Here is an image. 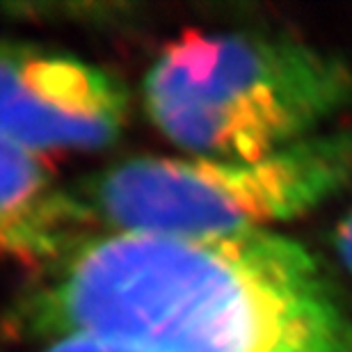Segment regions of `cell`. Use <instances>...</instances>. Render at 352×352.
<instances>
[{
    "instance_id": "obj_5",
    "label": "cell",
    "mask_w": 352,
    "mask_h": 352,
    "mask_svg": "<svg viewBox=\"0 0 352 352\" xmlns=\"http://www.w3.org/2000/svg\"><path fill=\"white\" fill-rule=\"evenodd\" d=\"M89 229L72 188L0 133V252L55 265L87 241Z\"/></svg>"
},
{
    "instance_id": "obj_2",
    "label": "cell",
    "mask_w": 352,
    "mask_h": 352,
    "mask_svg": "<svg viewBox=\"0 0 352 352\" xmlns=\"http://www.w3.org/2000/svg\"><path fill=\"white\" fill-rule=\"evenodd\" d=\"M142 101L188 156L258 160L320 135L352 103V65L281 34L190 30L153 60Z\"/></svg>"
},
{
    "instance_id": "obj_1",
    "label": "cell",
    "mask_w": 352,
    "mask_h": 352,
    "mask_svg": "<svg viewBox=\"0 0 352 352\" xmlns=\"http://www.w3.org/2000/svg\"><path fill=\"white\" fill-rule=\"evenodd\" d=\"M25 327L142 352H352V314L322 263L277 231L98 234L25 300Z\"/></svg>"
},
{
    "instance_id": "obj_6",
    "label": "cell",
    "mask_w": 352,
    "mask_h": 352,
    "mask_svg": "<svg viewBox=\"0 0 352 352\" xmlns=\"http://www.w3.org/2000/svg\"><path fill=\"white\" fill-rule=\"evenodd\" d=\"M46 352H142L122 343L101 341V339H87V336H67V339H58L48 346Z\"/></svg>"
},
{
    "instance_id": "obj_4",
    "label": "cell",
    "mask_w": 352,
    "mask_h": 352,
    "mask_svg": "<svg viewBox=\"0 0 352 352\" xmlns=\"http://www.w3.org/2000/svg\"><path fill=\"white\" fill-rule=\"evenodd\" d=\"M129 110L119 76L78 55L0 41V133L32 156L105 149Z\"/></svg>"
},
{
    "instance_id": "obj_7",
    "label": "cell",
    "mask_w": 352,
    "mask_h": 352,
    "mask_svg": "<svg viewBox=\"0 0 352 352\" xmlns=\"http://www.w3.org/2000/svg\"><path fill=\"white\" fill-rule=\"evenodd\" d=\"M334 252L341 267L352 277V208L343 215L341 224L334 231Z\"/></svg>"
},
{
    "instance_id": "obj_3",
    "label": "cell",
    "mask_w": 352,
    "mask_h": 352,
    "mask_svg": "<svg viewBox=\"0 0 352 352\" xmlns=\"http://www.w3.org/2000/svg\"><path fill=\"white\" fill-rule=\"evenodd\" d=\"M350 186L352 131H332L258 160L131 158L72 192L103 234L204 238L272 231Z\"/></svg>"
}]
</instances>
